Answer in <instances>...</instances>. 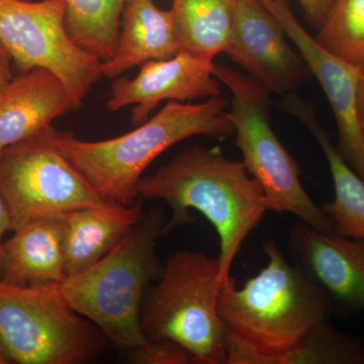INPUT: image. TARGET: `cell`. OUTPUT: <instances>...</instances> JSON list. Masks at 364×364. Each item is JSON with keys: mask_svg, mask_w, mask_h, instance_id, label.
<instances>
[{"mask_svg": "<svg viewBox=\"0 0 364 364\" xmlns=\"http://www.w3.org/2000/svg\"><path fill=\"white\" fill-rule=\"evenodd\" d=\"M262 250L267 267L242 287L231 275L220 289L227 364H277L333 313L329 296L289 262L277 242L265 241Z\"/></svg>", "mask_w": 364, "mask_h": 364, "instance_id": "6da1fadb", "label": "cell"}, {"mask_svg": "<svg viewBox=\"0 0 364 364\" xmlns=\"http://www.w3.org/2000/svg\"><path fill=\"white\" fill-rule=\"evenodd\" d=\"M136 193L141 200H164L171 208L163 235L195 221L189 210L207 218L220 239L221 284L231 277L244 242L269 212L264 191L243 162L200 145L184 148L154 173L144 176Z\"/></svg>", "mask_w": 364, "mask_h": 364, "instance_id": "7a4b0ae2", "label": "cell"}, {"mask_svg": "<svg viewBox=\"0 0 364 364\" xmlns=\"http://www.w3.org/2000/svg\"><path fill=\"white\" fill-rule=\"evenodd\" d=\"M227 98L198 104H167L135 130L102 141H83L68 132L50 128L57 149L85 177L105 200L133 205L144 172L172 146L193 136L226 139L234 136Z\"/></svg>", "mask_w": 364, "mask_h": 364, "instance_id": "3957f363", "label": "cell"}, {"mask_svg": "<svg viewBox=\"0 0 364 364\" xmlns=\"http://www.w3.org/2000/svg\"><path fill=\"white\" fill-rule=\"evenodd\" d=\"M166 222L161 208L145 213L97 264L61 284L71 308L119 348L132 351L148 341L141 328V310L150 282L162 272L156 246Z\"/></svg>", "mask_w": 364, "mask_h": 364, "instance_id": "277c9868", "label": "cell"}, {"mask_svg": "<svg viewBox=\"0 0 364 364\" xmlns=\"http://www.w3.org/2000/svg\"><path fill=\"white\" fill-rule=\"evenodd\" d=\"M221 286L218 257L188 250L173 254L144 299V336L177 342L193 354L196 364H227L219 315Z\"/></svg>", "mask_w": 364, "mask_h": 364, "instance_id": "5b68a950", "label": "cell"}, {"mask_svg": "<svg viewBox=\"0 0 364 364\" xmlns=\"http://www.w3.org/2000/svg\"><path fill=\"white\" fill-rule=\"evenodd\" d=\"M214 75L230 91L235 143L248 173L264 191L268 210L289 213L314 229L333 233L329 218L306 193L298 164L273 131L270 93L247 74L230 67L215 64Z\"/></svg>", "mask_w": 364, "mask_h": 364, "instance_id": "8992f818", "label": "cell"}, {"mask_svg": "<svg viewBox=\"0 0 364 364\" xmlns=\"http://www.w3.org/2000/svg\"><path fill=\"white\" fill-rule=\"evenodd\" d=\"M107 341L67 303L61 284L18 287L0 279V350L9 363H85Z\"/></svg>", "mask_w": 364, "mask_h": 364, "instance_id": "52a82bcc", "label": "cell"}, {"mask_svg": "<svg viewBox=\"0 0 364 364\" xmlns=\"http://www.w3.org/2000/svg\"><path fill=\"white\" fill-rule=\"evenodd\" d=\"M66 7L65 0H0V43L21 71L58 76L77 109L102 77V62L69 35Z\"/></svg>", "mask_w": 364, "mask_h": 364, "instance_id": "ba28073f", "label": "cell"}, {"mask_svg": "<svg viewBox=\"0 0 364 364\" xmlns=\"http://www.w3.org/2000/svg\"><path fill=\"white\" fill-rule=\"evenodd\" d=\"M50 128L0 153V193L13 218L14 230L105 200L57 149Z\"/></svg>", "mask_w": 364, "mask_h": 364, "instance_id": "9c48e42d", "label": "cell"}, {"mask_svg": "<svg viewBox=\"0 0 364 364\" xmlns=\"http://www.w3.org/2000/svg\"><path fill=\"white\" fill-rule=\"evenodd\" d=\"M301 53L331 105L341 156L364 181V135L358 107L363 69L326 50L301 25L287 0H260Z\"/></svg>", "mask_w": 364, "mask_h": 364, "instance_id": "30bf717a", "label": "cell"}, {"mask_svg": "<svg viewBox=\"0 0 364 364\" xmlns=\"http://www.w3.org/2000/svg\"><path fill=\"white\" fill-rule=\"evenodd\" d=\"M287 38L260 0H235L233 26L224 53L268 92L284 97L311 74Z\"/></svg>", "mask_w": 364, "mask_h": 364, "instance_id": "8fae6325", "label": "cell"}, {"mask_svg": "<svg viewBox=\"0 0 364 364\" xmlns=\"http://www.w3.org/2000/svg\"><path fill=\"white\" fill-rule=\"evenodd\" d=\"M136 77H117L112 83L107 107L117 112L132 109L135 126L149 119L160 102H186L222 95L221 82L214 75V60L179 52L168 59L153 60L140 66Z\"/></svg>", "mask_w": 364, "mask_h": 364, "instance_id": "7c38bea8", "label": "cell"}, {"mask_svg": "<svg viewBox=\"0 0 364 364\" xmlns=\"http://www.w3.org/2000/svg\"><path fill=\"white\" fill-rule=\"evenodd\" d=\"M294 264L331 301L333 313L364 312V241L324 233L299 221L289 237Z\"/></svg>", "mask_w": 364, "mask_h": 364, "instance_id": "4fadbf2b", "label": "cell"}, {"mask_svg": "<svg viewBox=\"0 0 364 364\" xmlns=\"http://www.w3.org/2000/svg\"><path fill=\"white\" fill-rule=\"evenodd\" d=\"M73 109L68 90L53 72L37 68L14 76L0 92V153L47 130Z\"/></svg>", "mask_w": 364, "mask_h": 364, "instance_id": "5bb4252c", "label": "cell"}, {"mask_svg": "<svg viewBox=\"0 0 364 364\" xmlns=\"http://www.w3.org/2000/svg\"><path fill=\"white\" fill-rule=\"evenodd\" d=\"M145 214L143 200L133 205L105 200L64 214V263L67 277L90 269L119 245Z\"/></svg>", "mask_w": 364, "mask_h": 364, "instance_id": "9a60e30c", "label": "cell"}, {"mask_svg": "<svg viewBox=\"0 0 364 364\" xmlns=\"http://www.w3.org/2000/svg\"><path fill=\"white\" fill-rule=\"evenodd\" d=\"M4 242L1 279L18 287L65 282L63 215H50L14 228Z\"/></svg>", "mask_w": 364, "mask_h": 364, "instance_id": "2e32d148", "label": "cell"}, {"mask_svg": "<svg viewBox=\"0 0 364 364\" xmlns=\"http://www.w3.org/2000/svg\"><path fill=\"white\" fill-rule=\"evenodd\" d=\"M121 25L117 51L102 62L105 77H121L134 67L181 52L171 9L163 11L153 0H124Z\"/></svg>", "mask_w": 364, "mask_h": 364, "instance_id": "e0dca14e", "label": "cell"}, {"mask_svg": "<svg viewBox=\"0 0 364 364\" xmlns=\"http://www.w3.org/2000/svg\"><path fill=\"white\" fill-rule=\"evenodd\" d=\"M282 107L310 130L324 152L334 184V200L323 205L333 234L364 241V181L347 164L329 134L318 123L312 109L294 93L282 97Z\"/></svg>", "mask_w": 364, "mask_h": 364, "instance_id": "ac0fdd59", "label": "cell"}, {"mask_svg": "<svg viewBox=\"0 0 364 364\" xmlns=\"http://www.w3.org/2000/svg\"><path fill=\"white\" fill-rule=\"evenodd\" d=\"M235 0H173L181 52L214 60L224 53L231 36Z\"/></svg>", "mask_w": 364, "mask_h": 364, "instance_id": "d6986e66", "label": "cell"}, {"mask_svg": "<svg viewBox=\"0 0 364 364\" xmlns=\"http://www.w3.org/2000/svg\"><path fill=\"white\" fill-rule=\"evenodd\" d=\"M66 26L74 42L102 62L114 57L124 0H65Z\"/></svg>", "mask_w": 364, "mask_h": 364, "instance_id": "ffe728a7", "label": "cell"}, {"mask_svg": "<svg viewBox=\"0 0 364 364\" xmlns=\"http://www.w3.org/2000/svg\"><path fill=\"white\" fill-rule=\"evenodd\" d=\"M277 364H364V345L327 320L315 326Z\"/></svg>", "mask_w": 364, "mask_h": 364, "instance_id": "44dd1931", "label": "cell"}, {"mask_svg": "<svg viewBox=\"0 0 364 364\" xmlns=\"http://www.w3.org/2000/svg\"><path fill=\"white\" fill-rule=\"evenodd\" d=\"M316 40L335 56L364 68V0H334Z\"/></svg>", "mask_w": 364, "mask_h": 364, "instance_id": "7402d4cb", "label": "cell"}, {"mask_svg": "<svg viewBox=\"0 0 364 364\" xmlns=\"http://www.w3.org/2000/svg\"><path fill=\"white\" fill-rule=\"evenodd\" d=\"M131 359L138 364L195 363L193 354L186 347L169 339L148 340L132 350Z\"/></svg>", "mask_w": 364, "mask_h": 364, "instance_id": "603a6c76", "label": "cell"}, {"mask_svg": "<svg viewBox=\"0 0 364 364\" xmlns=\"http://www.w3.org/2000/svg\"><path fill=\"white\" fill-rule=\"evenodd\" d=\"M296 2L303 9L306 20L318 30L327 18L334 0H296Z\"/></svg>", "mask_w": 364, "mask_h": 364, "instance_id": "cb8c5ba5", "label": "cell"}, {"mask_svg": "<svg viewBox=\"0 0 364 364\" xmlns=\"http://www.w3.org/2000/svg\"><path fill=\"white\" fill-rule=\"evenodd\" d=\"M14 231V221L6 200L0 193V279H1L2 262H4V235L7 231Z\"/></svg>", "mask_w": 364, "mask_h": 364, "instance_id": "d4e9b609", "label": "cell"}, {"mask_svg": "<svg viewBox=\"0 0 364 364\" xmlns=\"http://www.w3.org/2000/svg\"><path fill=\"white\" fill-rule=\"evenodd\" d=\"M14 58L9 50L0 43V92L14 78Z\"/></svg>", "mask_w": 364, "mask_h": 364, "instance_id": "484cf974", "label": "cell"}, {"mask_svg": "<svg viewBox=\"0 0 364 364\" xmlns=\"http://www.w3.org/2000/svg\"><path fill=\"white\" fill-rule=\"evenodd\" d=\"M358 107L359 117H360L361 128H363L364 135V68L363 69V73H361L360 81H359Z\"/></svg>", "mask_w": 364, "mask_h": 364, "instance_id": "4316f807", "label": "cell"}, {"mask_svg": "<svg viewBox=\"0 0 364 364\" xmlns=\"http://www.w3.org/2000/svg\"><path fill=\"white\" fill-rule=\"evenodd\" d=\"M9 363V360H7L6 356L4 355L1 350H0V364H6Z\"/></svg>", "mask_w": 364, "mask_h": 364, "instance_id": "83f0119b", "label": "cell"}]
</instances>
